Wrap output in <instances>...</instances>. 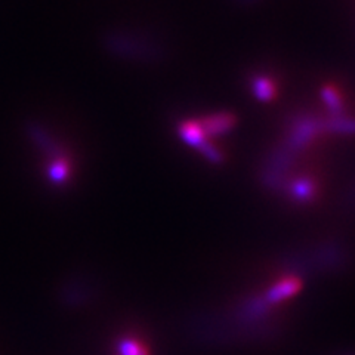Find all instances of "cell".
<instances>
[{"mask_svg": "<svg viewBox=\"0 0 355 355\" xmlns=\"http://www.w3.org/2000/svg\"><path fill=\"white\" fill-rule=\"evenodd\" d=\"M200 125H202L206 135L210 137H222L225 133L231 132L237 125V117L232 114L231 111H218L209 116L198 119Z\"/></svg>", "mask_w": 355, "mask_h": 355, "instance_id": "obj_3", "label": "cell"}, {"mask_svg": "<svg viewBox=\"0 0 355 355\" xmlns=\"http://www.w3.org/2000/svg\"><path fill=\"white\" fill-rule=\"evenodd\" d=\"M301 287H302V282L299 280L297 277L284 275L268 287V291L265 292L263 297L270 305H279L286 302L287 299L296 296L299 291H301Z\"/></svg>", "mask_w": 355, "mask_h": 355, "instance_id": "obj_2", "label": "cell"}, {"mask_svg": "<svg viewBox=\"0 0 355 355\" xmlns=\"http://www.w3.org/2000/svg\"><path fill=\"white\" fill-rule=\"evenodd\" d=\"M180 130H181V137L196 148H198L206 139H209V137L206 135V132L203 130L198 120H193V119L185 120L184 123H181Z\"/></svg>", "mask_w": 355, "mask_h": 355, "instance_id": "obj_8", "label": "cell"}, {"mask_svg": "<svg viewBox=\"0 0 355 355\" xmlns=\"http://www.w3.org/2000/svg\"><path fill=\"white\" fill-rule=\"evenodd\" d=\"M288 196H291L295 202H313L318 194V185L315 180L311 176H297L288 184Z\"/></svg>", "mask_w": 355, "mask_h": 355, "instance_id": "obj_5", "label": "cell"}, {"mask_svg": "<svg viewBox=\"0 0 355 355\" xmlns=\"http://www.w3.org/2000/svg\"><path fill=\"white\" fill-rule=\"evenodd\" d=\"M323 121L314 117H301L293 121V125L288 130L286 148L291 153H299L308 148L309 144H313L320 133H323Z\"/></svg>", "mask_w": 355, "mask_h": 355, "instance_id": "obj_1", "label": "cell"}, {"mask_svg": "<svg viewBox=\"0 0 355 355\" xmlns=\"http://www.w3.org/2000/svg\"><path fill=\"white\" fill-rule=\"evenodd\" d=\"M323 121V130L338 133V135L354 137L355 135V117L343 113L338 116H329V119L321 120Z\"/></svg>", "mask_w": 355, "mask_h": 355, "instance_id": "obj_7", "label": "cell"}, {"mask_svg": "<svg viewBox=\"0 0 355 355\" xmlns=\"http://www.w3.org/2000/svg\"><path fill=\"white\" fill-rule=\"evenodd\" d=\"M320 98L321 103L329 110L330 116H338L347 113V101L345 95H343L342 89L335 83H327L323 85L320 89Z\"/></svg>", "mask_w": 355, "mask_h": 355, "instance_id": "obj_4", "label": "cell"}, {"mask_svg": "<svg viewBox=\"0 0 355 355\" xmlns=\"http://www.w3.org/2000/svg\"><path fill=\"white\" fill-rule=\"evenodd\" d=\"M252 94L262 103H271L279 95V85L270 76L259 74L252 80Z\"/></svg>", "mask_w": 355, "mask_h": 355, "instance_id": "obj_6", "label": "cell"}]
</instances>
